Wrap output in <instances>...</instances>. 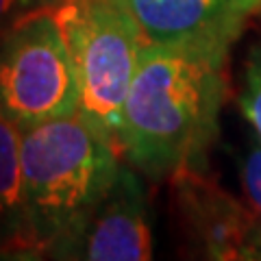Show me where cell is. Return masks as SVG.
Wrapping results in <instances>:
<instances>
[{
    "label": "cell",
    "instance_id": "5",
    "mask_svg": "<svg viewBox=\"0 0 261 261\" xmlns=\"http://www.w3.org/2000/svg\"><path fill=\"white\" fill-rule=\"evenodd\" d=\"M174 207L190 246L214 261H248L261 218L233 198L205 170H183L170 178Z\"/></svg>",
    "mask_w": 261,
    "mask_h": 261
},
{
    "label": "cell",
    "instance_id": "7",
    "mask_svg": "<svg viewBox=\"0 0 261 261\" xmlns=\"http://www.w3.org/2000/svg\"><path fill=\"white\" fill-rule=\"evenodd\" d=\"M146 44L238 42L261 0H122Z\"/></svg>",
    "mask_w": 261,
    "mask_h": 261
},
{
    "label": "cell",
    "instance_id": "10",
    "mask_svg": "<svg viewBox=\"0 0 261 261\" xmlns=\"http://www.w3.org/2000/svg\"><path fill=\"white\" fill-rule=\"evenodd\" d=\"M55 3L57 0H0V33L22 20L24 15L50 7Z\"/></svg>",
    "mask_w": 261,
    "mask_h": 261
},
{
    "label": "cell",
    "instance_id": "2",
    "mask_svg": "<svg viewBox=\"0 0 261 261\" xmlns=\"http://www.w3.org/2000/svg\"><path fill=\"white\" fill-rule=\"evenodd\" d=\"M116 140L81 111L22 128L24 207L37 257H57L111 190Z\"/></svg>",
    "mask_w": 261,
    "mask_h": 261
},
{
    "label": "cell",
    "instance_id": "6",
    "mask_svg": "<svg viewBox=\"0 0 261 261\" xmlns=\"http://www.w3.org/2000/svg\"><path fill=\"white\" fill-rule=\"evenodd\" d=\"M152 257V228L142 174L122 161L107 196L98 202L59 259L146 261Z\"/></svg>",
    "mask_w": 261,
    "mask_h": 261
},
{
    "label": "cell",
    "instance_id": "3",
    "mask_svg": "<svg viewBox=\"0 0 261 261\" xmlns=\"http://www.w3.org/2000/svg\"><path fill=\"white\" fill-rule=\"evenodd\" d=\"M53 11L74 65L79 111L118 144L122 105L146 44L140 27L122 0H57Z\"/></svg>",
    "mask_w": 261,
    "mask_h": 261
},
{
    "label": "cell",
    "instance_id": "1",
    "mask_svg": "<svg viewBox=\"0 0 261 261\" xmlns=\"http://www.w3.org/2000/svg\"><path fill=\"white\" fill-rule=\"evenodd\" d=\"M233 42L144 44L122 105L118 148L148 181L205 170L228 92Z\"/></svg>",
    "mask_w": 261,
    "mask_h": 261
},
{
    "label": "cell",
    "instance_id": "9",
    "mask_svg": "<svg viewBox=\"0 0 261 261\" xmlns=\"http://www.w3.org/2000/svg\"><path fill=\"white\" fill-rule=\"evenodd\" d=\"M240 178L250 209L261 218V140L252 144L240 161Z\"/></svg>",
    "mask_w": 261,
    "mask_h": 261
},
{
    "label": "cell",
    "instance_id": "8",
    "mask_svg": "<svg viewBox=\"0 0 261 261\" xmlns=\"http://www.w3.org/2000/svg\"><path fill=\"white\" fill-rule=\"evenodd\" d=\"M0 257L35 259L24 207L22 128L0 111Z\"/></svg>",
    "mask_w": 261,
    "mask_h": 261
},
{
    "label": "cell",
    "instance_id": "4",
    "mask_svg": "<svg viewBox=\"0 0 261 261\" xmlns=\"http://www.w3.org/2000/svg\"><path fill=\"white\" fill-rule=\"evenodd\" d=\"M0 111L20 128L79 111L74 65L53 5L0 33Z\"/></svg>",
    "mask_w": 261,
    "mask_h": 261
},
{
    "label": "cell",
    "instance_id": "11",
    "mask_svg": "<svg viewBox=\"0 0 261 261\" xmlns=\"http://www.w3.org/2000/svg\"><path fill=\"white\" fill-rule=\"evenodd\" d=\"M248 261H261V222L252 233L250 246H248Z\"/></svg>",
    "mask_w": 261,
    "mask_h": 261
}]
</instances>
